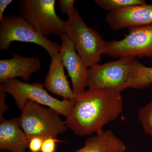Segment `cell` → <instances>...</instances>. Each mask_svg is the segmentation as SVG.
<instances>
[{
  "label": "cell",
  "instance_id": "6da1fadb",
  "mask_svg": "<svg viewBox=\"0 0 152 152\" xmlns=\"http://www.w3.org/2000/svg\"><path fill=\"white\" fill-rule=\"evenodd\" d=\"M123 98L116 91L88 89L77 95L72 113L65 121L67 127L79 136L99 132L116 119L123 111Z\"/></svg>",
  "mask_w": 152,
  "mask_h": 152
},
{
  "label": "cell",
  "instance_id": "7a4b0ae2",
  "mask_svg": "<svg viewBox=\"0 0 152 152\" xmlns=\"http://www.w3.org/2000/svg\"><path fill=\"white\" fill-rule=\"evenodd\" d=\"M66 34L88 67L99 64L104 54L106 42L94 29L88 26L77 9L65 21Z\"/></svg>",
  "mask_w": 152,
  "mask_h": 152
},
{
  "label": "cell",
  "instance_id": "3957f363",
  "mask_svg": "<svg viewBox=\"0 0 152 152\" xmlns=\"http://www.w3.org/2000/svg\"><path fill=\"white\" fill-rule=\"evenodd\" d=\"M0 86L14 98L21 110L27 102L30 101L47 106L67 118L70 115L76 103V101L67 99L60 100L53 97L44 88V84L40 83H28L16 78L4 82Z\"/></svg>",
  "mask_w": 152,
  "mask_h": 152
},
{
  "label": "cell",
  "instance_id": "277c9868",
  "mask_svg": "<svg viewBox=\"0 0 152 152\" xmlns=\"http://www.w3.org/2000/svg\"><path fill=\"white\" fill-rule=\"evenodd\" d=\"M59 115L50 108L28 101L18 118L19 125L29 141L35 137L57 139L68 129Z\"/></svg>",
  "mask_w": 152,
  "mask_h": 152
},
{
  "label": "cell",
  "instance_id": "5b68a950",
  "mask_svg": "<svg viewBox=\"0 0 152 152\" xmlns=\"http://www.w3.org/2000/svg\"><path fill=\"white\" fill-rule=\"evenodd\" d=\"M14 41L37 44L44 48L50 57L59 53L61 49V45L41 34L21 16H5L0 21V50H8Z\"/></svg>",
  "mask_w": 152,
  "mask_h": 152
},
{
  "label": "cell",
  "instance_id": "8992f818",
  "mask_svg": "<svg viewBox=\"0 0 152 152\" xmlns=\"http://www.w3.org/2000/svg\"><path fill=\"white\" fill-rule=\"evenodd\" d=\"M18 3L20 15L43 36L61 38L66 34L65 21L57 15L55 0H20Z\"/></svg>",
  "mask_w": 152,
  "mask_h": 152
},
{
  "label": "cell",
  "instance_id": "52a82bcc",
  "mask_svg": "<svg viewBox=\"0 0 152 152\" xmlns=\"http://www.w3.org/2000/svg\"><path fill=\"white\" fill-rule=\"evenodd\" d=\"M128 29L122 39L106 42L104 54L118 59L152 58V25Z\"/></svg>",
  "mask_w": 152,
  "mask_h": 152
},
{
  "label": "cell",
  "instance_id": "ba28073f",
  "mask_svg": "<svg viewBox=\"0 0 152 152\" xmlns=\"http://www.w3.org/2000/svg\"><path fill=\"white\" fill-rule=\"evenodd\" d=\"M135 59H118L114 61L91 67L88 69L87 87L91 89L121 92L125 90Z\"/></svg>",
  "mask_w": 152,
  "mask_h": 152
},
{
  "label": "cell",
  "instance_id": "9c48e42d",
  "mask_svg": "<svg viewBox=\"0 0 152 152\" xmlns=\"http://www.w3.org/2000/svg\"><path fill=\"white\" fill-rule=\"evenodd\" d=\"M61 39L60 56L70 77L74 92L76 95L80 94L87 87L88 69L78 54L73 43L68 36L66 34Z\"/></svg>",
  "mask_w": 152,
  "mask_h": 152
},
{
  "label": "cell",
  "instance_id": "30bf717a",
  "mask_svg": "<svg viewBox=\"0 0 152 152\" xmlns=\"http://www.w3.org/2000/svg\"><path fill=\"white\" fill-rule=\"evenodd\" d=\"M105 20L114 31L152 25V4L133 6L109 12L106 15Z\"/></svg>",
  "mask_w": 152,
  "mask_h": 152
},
{
  "label": "cell",
  "instance_id": "8fae6325",
  "mask_svg": "<svg viewBox=\"0 0 152 152\" xmlns=\"http://www.w3.org/2000/svg\"><path fill=\"white\" fill-rule=\"evenodd\" d=\"M12 58L0 60V84L19 77L25 82L41 67L40 60L36 57H25L13 53Z\"/></svg>",
  "mask_w": 152,
  "mask_h": 152
},
{
  "label": "cell",
  "instance_id": "7c38bea8",
  "mask_svg": "<svg viewBox=\"0 0 152 152\" xmlns=\"http://www.w3.org/2000/svg\"><path fill=\"white\" fill-rule=\"evenodd\" d=\"M51 58L44 87L50 92L61 96L64 99L76 101L77 95L71 88L65 74L64 66L59 53L51 57Z\"/></svg>",
  "mask_w": 152,
  "mask_h": 152
},
{
  "label": "cell",
  "instance_id": "4fadbf2b",
  "mask_svg": "<svg viewBox=\"0 0 152 152\" xmlns=\"http://www.w3.org/2000/svg\"><path fill=\"white\" fill-rule=\"evenodd\" d=\"M27 137L19 125L18 118L0 119V150L25 152L28 147Z\"/></svg>",
  "mask_w": 152,
  "mask_h": 152
},
{
  "label": "cell",
  "instance_id": "5bb4252c",
  "mask_svg": "<svg viewBox=\"0 0 152 152\" xmlns=\"http://www.w3.org/2000/svg\"><path fill=\"white\" fill-rule=\"evenodd\" d=\"M126 146L111 130H102L88 138L83 148L72 152H125Z\"/></svg>",
  "mask_w": 152,
  "mask_h": 152
},
{
  "label": "cell",
  "instance_id": "9a60e30c",
  "mask_svg": "<svg viewBox=\"0 0 152 152\" xmlns=\"http://www.w3.org/2000/svg\"><path fill=\"white\" fill-rule=\"evenodd\" d=\"M152 84V67L143 65L136 59L134 60L125 90L128 88L142 90Z\"/></svg>",
  "mask_w": 152,
  "mask_h": 152
},
{
  "label": "cell",
  "instance_id": "2e32d148",
  "mask_svg": "<svg viewBox=\"0 0 152 152\" xmlns=\"http://www.w3.org/2000/svg\"><path fill=\"white\" fill-rule=\"evenodd\" d=\"M95 2L102 9L109 12L132 6L146 4L144 0H96Z\"/></svg>",
  "mask_w": 152,
  "mask_h": 152
},
{
  "label": "cell",
  "instance_id": "e0dca14e",
  "mask_svg": "<svg viewBox=\"0 0 152 152\" xmlns=\"http://www.w3.org/2000/svg\"><path fill=\"white\" fill-rule=\"evenodd\" d=\"M138 117L144 132L147 134L152 136V100L140 108L138 113Z\"/></svg>",
  "mask_w": 152,
  "mask_h": 152
},
{
  "label": "cell",
  "instance_id": "ac0fdd59",
  "mask_svg": "<svg viewBox=\"0 0 152 152\" xmlns=\"http://www.w3.org/2000/svg\"><path fill=\"white\" fill-rule=\"evenodd\" d=\"M62 142L61 140L54 138H47L44 140L41 152H55L57 143Z\"/></svg>",
  "mask_w": 152,
  "mask_h": 152
},
{
  "label": "cell",
  "instance_id": "d6986e66",
  "mask_svg": "<svg viewBox=\"0 0 152 152\" xmlns=\"http://www.w3.org/2000/svg\"><path fill=\"white\" fill-rule=\"evenodd\" d=\"M75 2L74 0H59L58 1L59 8L62 12L66 14L69 16L73 12Z\"/></svg>",
  "mask_w": 152,
  "mask_h": 152
},
{
  "label": "cell",
  "instance_id": "ffe728a7",
  "mask_svg": "<svg viewBox=\"0 0 152 152\" xmlns=\"http://www.w3.org/2000/svg\"><path fill=\"white\" fill-rule=\"evenodd\" d=\"M45 138L41 137L32 138L29 142V149L31 152H41L43 143Z\"/></svg>",
  "mask_w": 152,
  "mask_h": 152
},
{
  "label": "cell",
  "instance_id": "44dd1931",
  "mask_svg": "<svg viewBox=\"0 0 152 152\" xmlns=\"http://www.w3.org/2000/svg\"><path fill=\"white\" fill-rule=\"evenodd\" d=\"M6 94L2 88L0 86V119L4 118L3 115L8 109L6 103Z\"/></svg>",
  "mask_w": 152,
  "mask_h": 152
},
{
  "label": "cell",
  "instance_id": "7402d4cb",
  "mask_svg": "<svg viewBox=\"0 0 152 152\" xmlns=\"http://www.w3.org/2000/svg\"><path fill=\"white\" fill-rule=\"evenodd\" d=\"M12 0H1L0 1V21L2 20L4 18V13L6 9L12 2Z\"/></svg>",
  "mask_w": 152,
  "mask_h": 152
},
{
  "label": "cell",
  "instance_id": "603a6c76",
  "mask_svg": "<svg viewBox=\"0 0 152 152\" xmlns=\"http://www.w3.org/2000/svg\"></svg>",
  "mask_w": 152,
  "mask_h": 152
}]
</instances>
